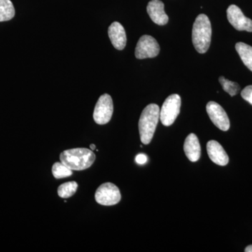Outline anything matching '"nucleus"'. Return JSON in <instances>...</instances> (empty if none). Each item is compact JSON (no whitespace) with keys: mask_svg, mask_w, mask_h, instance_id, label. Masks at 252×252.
Instances as JSON below:
<instances>
[{"mask_svg":"<svg viewBox=\"0 0 252 252\" xmlns=\"http://www.w3.org/2000/svg\"><path fill=\"white\" fill-rule=\"evenodd\" d=\"M160 52V46L153 37L149 35L141 36L135 49V57L137 59H153Z\"/></svg>","mask_w":252,"mask_h":252,"instance_id":"7","label":"nucleus"},{"mask_svg":"<svg viewBox=\"0 0 252 252\" xmlns=\"http://www.w3.org/2000/svg\"><path fill=\"white\" fill-rule=\"evenodd\" d=\"M72 170L62 162H55L52 167V174L56 179L66 178L72 175Z\"/></svg>","mask_w":252,"mask_h":252,"instance_id":"17","label":"nucleus"},{"mask_svg":"<svg viewBox=\"0 0 252 252\" xmlns=\"http://www.w3.org/2000/svg\"><path fill=\"white\" fill-rule=\"evenodd\" d=\"M135 161L139 165H144L147 162V157L144 154H140L135 157Z\"/></svg>","mask_w":252,"mask_h":252,"instance_id":"20","label":"nucleus"},{"mask_svg":"<svg viewBox=\"0 0 252 252\" xmlns=\"http://www.w3.org/2000/svg\"><path fill=\"white\" fill-rule=\"evenodd\" d=\"M222 88L225 92L228 93L230 96L236 95L240 91V87L238 84L225 79L224 77H220L219 79Z\"/></svg>","mask_w":252,"mask_h":252,"instance_id":"18","label":"nucleus"},{"mask_svg":"<svg viewBox=\"0 0 252 252\" xmlns=\"http://www.w3.org/2000/svg\"><path fill=\"white\" fill-rule=\"evenodd\" d=\"M245 252H252V245H249L248 247H247L245 250Z\"/></svg>","mask_w":252,"mask_h":252,"instance_id":"21","label":"nucleus"},{"mask_svg":"<svg viewBox=\"0 0 252 252\" xmlns=\"http://www.w3.org/2000/svg\"><path fill=\"white\" fill-rule=\"evenodd\" d=\"M61 162L70 170H86L94 164L95 154L87 148H74L64 151L60 155Z\"/></svg>","mask_w":252,"mask_h":252,"instance_id":"1","label":"nucleus"},{"mask_svg":"<svg viewBox=\"0 0 252 252\" xmlns=\"http://www.w3.org/2000/svg\"><path fill=\"white\" fill-rule=\"evenodd\" d=\"M114 105L112 97L108 94H104L99 97L98 101L94 107V119L99 125H104L112 119Z\"/></svg>","mask_w":252,"mask_h":252,"instance_id":"6","label":"nucleus"},{"mask_svg":"<svg viewBox=\"0 0 252 252\" xmlns=\"http://www.w3.org/2000/svg\"><path fill=\"white\" fill-rule=\"evenodd\" d=\"M184 150L189 160L191 162L198 161L201 154V148L198 137L195 134H189L187 137L184 144Z\"/></svg>","mask_w":252,"mask_h":252,"instance_id":"13","label":"nucleus"},{"mask_svg":"<svg viewBox=\"0 0 252 252\" xmlns=\"http://www.w3.org/2000/svg\"><path fill=\"white\" fill-rule=\"evenodd\" d=\"M160 119V108L156 104H150L144 109L139 121V131L142 143L149 144Z\"/></svg>","mask_w":252,"mask_h":252,"instance_id":"3","label":"nucleus"},{"mask_svg":"<svg viewBox=\"0 0 252 252\" xmlns=\"http://www.w3.org/2000/svg\"><path fill=\"white\" fill-rule=\"evenodd\" d=\"M90 148L91 149V150H92V151L94 150V149H95V148H96L95 145H94V144H91Z\"/></svg>","mask_w":252,"mask_h":252,"instance_id":"22","label":"nucleus"},{"mask_svg":"<svg viewBox=\"0 0 252 252\" xmlns=\"http://www.w3.org/2000/svg\"><path fill=\"white\" fill-rule=\"evenodd\" d=\"M206 110L212 122L220 130L230 128V121L223 107L217 102L210 101L207 104Z\"/></svg>","mask_w":252,"mask_h":252,"instance_id":"8","label":"nucleus"},{"mask_svg":"<svg viewBox=\"0 0 252 252\" xmlns=\"http://www.w3.org/2000/svg\"><path fill=\"white\" fill-rule=\"evenodd\" d=\"M207 151L212 162L220 166H225L229 161V158L218 142L210 140L207 144Z\"/></svg>","mask_w":252,"mask_h":252,"instance_id":"10","label":"nucleus"},{"mask_svg":"<svg viewBox=\"0 0 252 252\" xmlns=\"http://www.w3.org/2000/svg\"><path fill=\"white\" fill-rule=\"evenodd\" d=\"M108 34L111 42L115 49L119 51L124 49L127 42V37L125 29L122 24L118 22L112 23L109 27Z\"/></svg>","mask_w":252,"mask_h":252,"instance_id":"12","label":"nucleus"},{"mask_svg":"<svg viewBox=\"0 0 252 252\" xmlns=\"http://www.w3.org/2000/svg\"><path fill=\"white\" fill-rule=\"evenodd\" d=\"M227 18L237 31L252 32V20L243 14V11L236 5H230L227 9Z\"/></svg>","mask_w":252,"mask_h":252,"instance_id":"9","label":"nucleus"},{"mask_svg":"<svg viewBox=\"0 0 252 252\" xmlns=\"http://www.w3.org/2000/svg\"><path fill=\"white\" fill-rule=\"evenodd\" d=\"M164 4L160 0H152L147 5L149 16L154 23L158 26H165L169 21L168 16L164 10Z\"/></svg>","mask_w":252,"mask_h":252,"instance_id":"11","label":"nucleus"},{"mask_svg":"<svg viewBox=\"0 0 252 252\" xmlns=\"http://www.w3.org/2000/svg\"><path fill=\"white\" fill-rule=\"evenodd\" d=\"M14 16V6L11 0H0V22L10 21Z\"/></svg>","mask_w":252,"mask_h":252,"instance_id":"15","label":"nucleus"},{"mask_svg":"<svg viewBox=\"0 0 252 252\" xmlns=\"http://www.w3.org/2000/svg\"><path fill=\"white\" fill-rule=\"evenodd\" d=\"M212 26L205 14L198 15L195 18L192 31V41L199 54H205L211 44Z\"/></svg>","mask_w":252,"mask_h":252,"instance_id":"2","label":"nucleus"},{"mask_svg":"<svg viewBox=\"0 0 252 252\" xmlns=\"http://www.w3.org/2000/svg\"><path fill=\"white\" fill-rule=\"evenodd\" d=\"M181 97L172 94L167 97L160 109V120L162 125L170 126L175 122L180 112Z\"/></svg>","mask_w":252,"mask_h":252,"instance_id":"4","label":"nucleus"},{"mask_svg":"<svg viewBox=\"0 0 252 252\" xmlns=\"http://www.w3.org/2000/svg\"><path fill=\"white\" fill-rule=\"evenodd\" d=\"M235 49L247 67L252 72V46L243 42L237 43Z\"/></svg>","mask_w":252,"mask_h":252,"instance_id":"14","label":"nucleus"},{"mask_svg":"<svg viewBox=\"0 0 252 252\" xmlns=\"http://www.w3.org/2000/svg\"><path fill=\"white\" fill-rule=\"evenodd\" d=\"M241 96L245 100L252 105V85L245 87L242 91Z\"/></svg>","mask_w":252,"mask_h":252,"instance_id":"19","label":"nucleus"},{"mask_svg":"<svg viewBox=\"0 0 252 252\" xmlns=\"http://www.w3.org/2000/svg\"><path fill=\"white\" fill-rule=\"evenodd\" d=\"M78 189V184L76 182H69L63 184L58 189V194L61 198H68L72 197L76 193Z\"/></svg>","mask_w":252,"mask_h":252,"instance_id":"16","label":"nucleus"},{"mask_svg":"<svg viewBox=\"0 0 252 252\" xmlns=\"http://www.w3.org/2000/svg\"><path fill=\"white\" fill-rule=\"evenodd\" d=\"M96 202L104 206L117 205L122 199L120 190L112 183H104L99 186L94 194Z\"/></svg>","mask_w":252,"mask_h":252,"instance_id":"5","label":"nucleus"}]
</instances>
